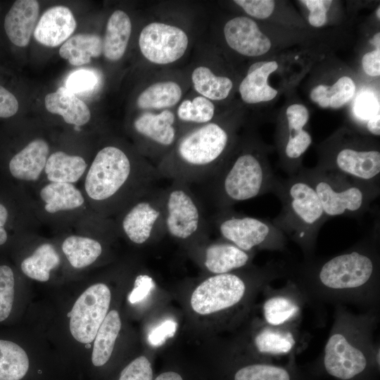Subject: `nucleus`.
I'll list each match as a JSON object with an SVG mask.
<instances>
[{
    "label": "nucleus",
    "instance_id": "nucleus-39",
    "mask_svg": "<svg viewBox=\"0 0 380 380\" xmlns=\"http://www.w3.org/2000/svg\"><path fill=\"white\" fill-rule=\"evenodd\" d=\"M98 81L99 77L92 70L80 69L69 75L65 80V87L75 95H85L93 91Z\"/></svg>",
    "mask_w": 380,
    "mask_h": 380
},
{
    "label": "nucleus",
    "instance_id": "nucleus-22",
    "mask_svg": "<svg viewBox=\"0 0 380 380\" xmlns=\"http://www.w3.org/2000/svg\"><path fill=\"white\" fill-rule=\"evenodd\" d=\"M277 68L276 61H259L251 65L239 84V91L241 99L248 104L273 100L278 91L269 84L268 79Z\"/></svg>",
    "mask_w": 380,
    "mask_h": 380
},
{
    "label": "nucleus",
    "instance_id": "nucleus-10",
    "mask_svg": "<svg viewBox=\"0 0 380 380\" xmlns=\"http://www.w3.org/2000/svg\"><path fill=\"white\" fill-rule=\"evenodd\" d=\"M163 206L166 234L182 242L205 241L209 226L189 184L172 181L163 189Z\"/></svg>",
    "mask_w": 380,
    "mask_h": 380
},
{
    "label": "nucleus",
    "instance_id": "nucleus-50",
    "mask_svg": "<svg viewBox=\"0 0 380 380\" xmlns=\"http://www.w3.org/2000/svg\"><path fill=\"white\" fill-rule=\"evenodd\" d=\"M379 11H380V8H379V6L378 8H377V11H376V16L378 17V19L380 18V14H379L380 13H379Z\"/></svg>",
    "mask_w": 380,
    "mask_h": 380
},
{
    "label": "nucleus",
    "instance_id": "nucleus-12",
    "mask_svg": "<svg viewBox=\"0 0 380 380\" xmlns=\"http://www.w3.org/2000/svg\"><path fill=\"white\" fill-rule=\"evenodd\" d=\"M310 120L308 109L293 103L286 110V121L277 137L280 167L289 176L298 174L303 167L302 158L312 144L310 133L305 129Z\"/></svg>",
    "mask_w": 380,
    "mask_h": 380
},
{
    "label": "nucleus",
    "instance_id": "nucleus-31",
    "mask_svg": "<svg viewBox=\"0 0 380 380\" xmlns=\"http://www.w3.org/2000/svg\"><path fill=\"white\" fill-rule=\"evenodd\" d=\"M62 251L75 268H83L94 263L101 255V243L92 238L72 235L62 243Z\"/></svg>",
    "mask_w": 380,
    "mask_h": 380
},
{
    "label": "nucleus",
    "instance_id": "nucleus-40",
    "mask_svg": "<svg viewBox=\"0 0 380 380\" xmlns=\"http://www.w3.org/2000/svg\"><path fill=\"white\" fill-rule=\"evenodd\" d=\"M354 114L356 118L364 125L375 118H380L379 103L376 96L370 91L360 93L354 104Z\"/></svg>",
    "mask_w": 380,
    "mask_h": 380
},
{
    "label": "nucleus",
    "instance_id": "nucleus-46",
    "mask_svg": "<svg viewBox=\"0 0 380 380\" xmlns=\"http://www.w3.org/2000/svg\"><path fill=\"white\" fill-rule=\"evenodd\" d=\"M19 108L15 96L0 85V118H9L14 115Z\"/></svg>",
    "mask_w": 380,
    "mask_h": 380
},
{
    "label": "nucleus",
    "instance_id": "nucleus-23",
    "mask_svg": "<svg viewBox=\"0 0 380 380\" xmlns=\"http://www.w3.org/2000/svg\"><path fill=\"white\" fill-rule=\"evenodd\" d=\"M49 154L48 143L42 139L30 141L9 162L12 176L24 181H36L44 170Z\"/></svg>",
    "mask_w": 380,
    "mask_h": 380
},
{
    "label": "nucleus",
    "instance_id": "nucleus-4",
    "mask_svg": "<svg viewBox=\"0 0 380 380\" xmlns=\"http://www.w3.org/2000/svg\"><path fill=\"white\" fill-rule=\"evenodd\" d=\"M231 133L216 122L189 131L157 165L160 178L188 184L209 180L229 156Z\"/></svg>",
    "mask_w": 380,
    "mask_h": 380
},
{
    "label": "nucleus",
    "instance_id": "nucleus-34",
    "mask_svg": "<svg viewBox=\"0 0 380 380\" xmlns=\"http://www.w3.org/2000/svg\"><path fill=\"white\" fill-rule=\"evenodd\" d=\"M182 89L172 81L153 84L144 90L137 100L141 109H160L175 106L182 97Z\"/></svg>",
    "mask_w": 380,
    "mask_h": 380
},
{
    "label": "nucleus",
    "instance_id": "nucleus-27",
    "mask_svg": "<svg viewBox=\"0 0 380 380\" xmlns=\"http://www.w3.org/2000/svg\"><path fill=\"white\" fill-rule=\"evenodd\" d=\"M39 196L49 213L75 210L84 202L81 191L69 183L50 182L41 189Z\"/></svg>",
    "mask_w": 380,
    "mask_h": 380
},
{
    "label": "nucleus",
    "instance_id": "nucleus-14",
    "mask_svg": "<svg viewBox=\"0 0 380 380\" xmlns=\"http://www.w3.org/2000/svg\"><path fill=\"white\" fill-rule=\"evenodd\" d=\"M189 39L182 29L161 23L145 26L139 37L143 56L156 64H168L179 59L188 46Z\"/></svg>",
    "mask_w": 380,
    "mask_h": 380
},
{
    "label": "nucleus",
    "instance_id": "nucleus-29",
    "mask_svg": "<svg viewBox=\"0 0 380 380\" xmlns=\"http://www.w3.org/2000/svg\"><path fill=\"white\" fill-rule=\"evenodd\" d=\"M103 52V41L94 34H77L66 40L59 49L61 57L72 65H83Z\"/></svg>",
    "mask_w": 380,
    "mask_h": 380
},
{
    "label": "nucleus",
    "instance_id": "nucleus-30",
    "mask_svg": "<svg viewBox=\"0 0 380 380\" xmlns=\"http://www.w3.org/2000/svg\"><path fill=\"white\" fill-rule=\"evenodd\" d=\"M121 329V319L115 310L110 311L101 324L94 338L91 362L96 367L107 363L112 355Z\"/></svg>",
    "mask_w": 380,
    "mask_h": 380
},
{
    "label": "nucleus",
    "instance_id": "nucleus-26",
    "mask_svg": "<svg viewBox=\"0 0 380 380\" xmlns=\"http://www.w3.org/2000/svg\"><path fill=\"white\" fill-rule=\"evenodd\" d=\"M87 166L82 157L58 151L49 156L44 172L50 182L72 184L82 177Z\"/></svg>",
    "mask_w": 380,
    "mask_h": 380
},
{
    "label": "nucleus",
    "instance_id": "nucleus-15",
    "mask_svg": "<svg viewBox=\"0 0 380 380\" xmlns=\"http://www.w3.org/2000/svg\"><path fill=\"white\" fill-rule=\"evenodd\" d=\"M264 290L266 298L262 305L263 321L272 326L298 329L305 303H308L300 289L287 279L281 288L274 289L268 285Z\"/></svg>",
    "mask_w": 380,
    "mask_h": 380
},
{
    "label": "nucleus",
    "instance_id": "nucleus-48",
    "mask_svg": "<svg viewBox=\"0 0 380 380\" xmlns=\"http://www.w3.org/2000/svg\"><path fill=\"white\" fill-rule=\"evenodd\" d=\"M8 217V210L6 207L0 203V246L3 245L7 241V233L4 229V224H6Z\"/></svg>",
    "mask_w": 380,
    "mask_h": 380
},
{
    "label": "nucleus",
    "instance_id": "nucleus-20",
    "mask_svg": "<svg viewBox=\"0 0 380 380\" xmlns=\"http://www.w3.org/2000/svg\"><path fill=\"white\" fill-rule=\"evenodd\" d=\"M39 6L35 0H18L12 5L4 20V29L10 41L17 46H26L34 32Z\"/></svg>",
    "mask_w": 380,
    "mask_h": 380
},
{
    "label": "nucleus",
    "instance_id": "nucleus-38",
    "mask_svg": "<svg viewBox=\"0 0 380 380\" xmlns=\"http://www.w3.org/2000/svg\"><path fill=\"white\" fill-rule=\"evenodd\" d=\"M14 274L7 265H0V322L9 316L14 300Z\"/></svg>",
    "mask_w": 380,
    "mask_h": 380
},
{
    "label": "nucleus",
    "instance_id": "nucleus-49",
    "mask_svg": "<svg viewBox=\"0 0 380 380\" xmlns=\"http://www.w3.org/2000/svg\"><path fill=\"white\" fill-rule=\"evenodd\" d=\"M153 380H184V379L179 372L169 370L161 372Z\"/></svg>",
    "mask_w": 380,
    "mask_h": 380
},
{
    "label": "nucleus",
    "instance_id": "nucleus-8",
    "mask_svg": "<svg viewBox=\"0 0 380 380\" xmlns=\"http://www.w3.org/2000/svg\"><path fill=\"white\" fill-rule=\"evenodd\" d=\"M319 152L317 167L379 184L380 151L372 139L341 131L322 144Z\"/></svg>",
    "mask_w": 380,
    "mask_h": 380
},
{
    "label": "nucleus",
    "instance_id": "nucleus-24",
    "mask_svg": "<svg viewBox=\"0 0 380 380\" xmlns=\"http://www.w3.org/2000/svg\"><path fill=\"white\" fill-rule=\"evenodd\" d=\"M46 110L61 115L66 123L82 126L91 118L88 106L65 87L46 94L44 99Z\"/></svg>",
    "mask_w": 380,
    "mask_h": 380
},
{
    "label": "nucleus",
    "instance_id": "nucleus-21",
    "mask_svg": "<svg viewBox=\"0 0 380 380\" xmlns=\"http://www.w3.org/2000/svg\"><path fill=\"white\" fill-rule=\"evenodd\" d=\"M175 115L169 110L159 113L146 112L133 122L134 131L151 144L161 148L172 147L177 140Z\"/></svg>",
    "mask_w": 380,
    "mask_h": 380
},
{
    "label": "nucleus",
    "instance_id": "nucleus-13",
    "mask_svg": "<svg viewBox=\"0 0 380 380\" xmlns=\"http://www.w3.org/2000/svg\"><path fill=\"white\" fill-rule=\"evenodd\" d=\"M110 299V291L103 283L91 285L80 296L70 314V330L75 339L84 344L94 340L108 314Z\"/></svg>",
    "mask_w": 380,
    "mask_h": 380
},
{
    "label": "nucleus",
    "instance_id": "nucleus-41",
    "mask_svg": "<svg viewBox=\"0 0 380 380\" xmlns=\"http://www.w3.org/2000/svg\"><path fill=\"white\" fill-rule=\"evenodd\" d=\"M151 363L147 357H137L121 371L118 380H153Z\"/></svg>",
    "mask_w": 380,
    "mask_h": 380
},
{
    "label": "nucleus",
    "instance_id": "nucleus-17",
    "mask_svg": "<svg viewBox=\"0 0 380 380\" xmlns=\"http://www.w3.org/2000/svg\"><path fill=\"white\" fill-rule=\"evenodd\" d=\"M299 334L296 328H286L260 322L252 338V346L262 357L291 355L299 348Z\"/></svg>",
    "mask_w": 380,
    "mask_h": 380
},
{
    "label": "nucleus",
    "instance_id": "nucleus-25",
    "mask_svg": "<svg viewBox=\"0 0 380 380\" xmlns=\"http://www.w3.org/2000/svg\"><path fill=\"white\" fill-rule=\"evenodd\" d=\"M131 32L128 15L121 10L114 11L108 20L103 41V53L108 60L115 61L123 56Z\"/></svg>",
    "mask_w": 380,
    "mask_h": 380
},
{
    "label": "nucleus",
    "instance_id": "nucleus-37",
    "mask_svg": "<svg viewBox=\"0 0 380 380\" xmlns=\"http://www.w3.org/2000/svg\"><path fill=\"white\" fill-rule=\"evenodd\" d=\"M214 113L213 103L202 96H196L192 101H183L177 110L179 120L198 124L208 123L213 119Z\"/></svg>",
    "mask_w": 380,
    "mask_h": 380
},
{
    "label": "nucleus",
    "instance_id": "nucleus-9",
    "mask_svg": "<svg viewBox=\"0 0 380 380\" xmlns=\"http://www.w3.org/2000/svg\"><path fill=\"white\" fill-rule=\"evenodd\" d=\"M213 225L222 239L243 251L287 250V238L271 220L240 214L230 208L217 211L213 217Z\"/></svg>",
    "mask_w": 380,
    "mask_h": 380
},
{
    "label": "nucleus",
    "instance_id": "nucleus-6",
    "mask_svg": "<svg viewBox=\"0 0 380 380\" xmlns=\"http://www.w3.org/2000/svg\"><path fill=\"white\" fill-rule=\"evenodd\" d=\"M265 150L258 144L240 148L229 156L208 180L213 203L218 210L272 192L277 177Z\"/></svg>",
    "mask_w": 380,
    "mask_h": 380
},
{
    "label": "nucleus",
    "instance_id": "nucleus-1",
    "mask_svg": "<svg viewBox=\"0 0 380 380\" xmlns=\"http://www.w3.org/2000/svg\"><path fill=\"white\" fill-rule=\"evenodd\" d=\"M379 224L348 249L330 257L287 264V279L308 303L355 305L364 311H379Z\"/></svg>",
    "mask_w": 380,
    "mask_h": 380
},
{
    "label": "nucleus",
    "instance_id": "nucleus-19",
    "mask_svg": "<svg viewBox=\"0 0 380 380\" xmlns=\"http://www.w3.org/2000/svg\"><path fill=\"white\" fill-rule=\"evenodd\" d=\"M76 26L75 18L70 8L57 6L49 8L43 13L33 34L39 44L54 47L68 40Z\"/></svg>",
    "mask_w": 380,
    "mask_h": 380
},
{
    "label": "nucleus",
    "instance_id": "nucleus-28",
    "mask_svg": "<svg viewBox=\"0 0 380 380\" xmlns=\"http://www.w3.org/2000/svg\"><path fill=\"white\" fill-rule=\"evenodd\" d=\"M356 85L349 76L339 77L332 85L319 84L312 89L310 98L322 108H341L355 96Z\"/></svg>",
    "mask_w": 380,
    "mask_h": 380
},
{
    "label": "nucleus",
    "instance_id": "nucleus-3",
    "mask_svg": "<svg viewBox=\"0 0 380 380\" xmlns=\"http://www.w3.org/2000/svg\"><path fill=\"white\" fill-rule=\"evenodd\" d=\"M156 166L131 158L121 148L106 146L93 160L84 180L89 198L106 212L120 211L133 200L157 186Z\"/></svg>",
    "mask_w": 380,
    "mask_h": 380
},
{
    "label": "nucleus",
    "instance_id": "nucleus-33",
    "mask_svg": "<svg viewBox=\"0 0 380 380\" xmlns=\"http://www.w3.org/2000/svg\"><path fill=\"white\" fill-rule=\"evenodd\" d=\"M26 352L14 342L0 340V380H20L29 369Z\"/></svg>",
    "mask_w": 380,
    "mask_h": 380
},
{
    "label": "nucleus",
    "instance_id": "nucleus-44",
    "mask_svg": "<svg viewBox=\"0 0 380 380\" xmlns=\"http://www.w3.org/2000/svg\"><path fill=\"white\" fill-rule=\"evenodd\" d=\"M177 329V323L172 319H167L153 329L148 335L150 344L159 346L172 337Z\"/></svg>",
    "mask_w": 380,
    "mask_h": 380
},
{
    "label": "nucleus",
    "instance_id": "nucleus-16",
    "mask_svg": "<svg viewBox=\"0 0 380 380\" xmlns=\"http://www.w3.org/2000/svg\"><path fill=\"white\" fill-rule=\"evenodd\" d=\"M224 35L228 46L243 56H260L272 49L270 39L255 21L246 16L229 20L224 27Z\"/></svg>",
    "mask_w": 380,
    "mask_h": 380
},
{
    "label": "nucleus",
    "instance_id": "nucleus-42",
    "mask_svg": "<svg viewBox=\"0 0 380 380\" xmlns=\"http://www.w3.org/2000/svg\"><path fill=\"white\" fill-rule=\"evenodd\" d=\"M234 2L248 15L260 20L268 18L276 6V2L272 0H236Z\"/></svg>",
    "mask_w": 380,
    "mask_h": 380
},
{
    "label": "nucleus",
    "instance_id": "nucleus-35",
    "mask_svg": "<svg viewBox=\"0 0 380 380\" xmlns=\"http://www.w3.org/2000/svg\"><path fill=\"white\" fill-rule=\"evenodd\" d=\"M191 80L195 90L209 100L225 99L233 87L231 79L215 75L204 66L198 67L193 71Z\"/></svg>",
    "mask_w": 380,
    "mask_h": 380
},
{
    "label": "nucleus",
    "instance_id": "nucleus-43",
    "mask_svg": "<svg viewBox=\"0 0 380 380\" xmlns=\"http://www.w3.org/2000/svg\"><path fill=\"white\" fill-rule=\"evenodd\" d=\"M309 11L308 22L315 27H321L327 22V12L333 1L328 0L300 1Z\"/></svg>",
    "mask_w": 380,
    "mask_h": 380
},
{
    "label": "nucleus",
    "instance_id": "nucleus-47",
    "mask_svg": "<svg viewBox=\"0 0 380 380\" xmlns=\"http://www.w3.org/2000/svg\"><path fill=\"white\" fill-rule=\"evenodd\" d=\"M362 66L364 72L371 77L380 75V48L376 46V49L369 51L362 56Z\"/></svg>",
    "mask_w": 380,
    "mask_h": 380
},
{
    "label": "nucleus",
    "instance_id": "nucleus-32",
    "mask_svg": "<svg viewBox=\"0 0 380 380\" xmlns=\"http://www.w3.org/2000/svg\"><path fill=\"white\" fill-rule=\"evenodd\" d=\"M60 263V257L53 245L46 243L38 246L33 253L21 262L23 272L29 278L39 281L49 279L50 272Z\"/></svg>",
    "mask_w": 380,
    "mask_h": 380
},
{
    "label": "nucleus",
    "instance_id": "nucleus-11",
    "mask_svg": "<svg viewBox=\"0 0 380 380\" xmlns=\"http://www.w3.org/2000/svg\"><path fill=\"white\" fill-rule=\"evenodd\" d=\"M120 212V229L134 244L143 245L166 234L162 188L150 189Z\"/></svg>",
    "mask_w": 380,
    "mask_h": 380
},
{
    "label": "nucleus",
    "instance_id": "nucleus-2",
    "mask_svg": "<svg viewBox=\"0 0 380 380\" xmlns=\"http://www.w3.org/2000/svg\"><path fill=\"white\" fill-rule=\"evenodd\" d=\"M333 319L322 356L328 374L339 380H353L373 362L379 365V343L374 338L379 311L357 314L338 305Z\"/></svg>",
    "mask_w": 380,
    "mask_h": 380
},
{
    "label": "nucleus",
    "instance_id": "nucleus-36",
    "mask_svg": "<svg viewBox=\"0 0 380 380\" xmlns=\"http://www.w3.org/2000/svg\"><path fill=\"white\" fill-rule=\"evenodd\" d=\"M232 380H293V376L287 368L262 361L240 366Z\"/></svg>",
    "mask_w": 380,
    "mask_h": 380
},
{
    "label": "nucleus",
    "instance_id": "nucleus-18",
    "mask_svg": "<svg viewBox=\"0 0 380 380\" xmlns=\"http://www.w3.org/2000/svg\"><path fill=\"white\" fill-rule=\"evenodd\" d=\"M253 253L241 250L224 239L205 243L202 251V264L213 274L232 272L247 267Z\"/></svg>",
    "mask_w": 380,
    "mask_h": 380
},
{
    "label": "nucleus",
    "instance_id": "nucleus-7",
    "mask_svg": "<svg viewBox=\"0 0 380 380\" xmlns=\"http://www.w3.org/2000/svg\"><path fill=\"white\" fill-rule=\"evenodd\" d=\"M298 173L315 191L327 220L362 216L370 210L380 194L379 184L355 179L333 170L303 167Z\"/></svg>",
    "mask_w": 380,
    "mask_h": 380
},
{
    "label": "nucleus",
    "instance_id": "nucleus-5",
    "mask_svg": "<svg viewBox=\"0 0 380 380\" xmlns=\"http://www.w3.org/2000/svg\"><path fill=\"white\" fill-rule=\"evenodd\" d=\"M271 193L281 205L272 222L300 248L304 259L313 258L319 232L327 221L315 191L298 173L286 179L277 177Z\"/></svg>",
    "mask_w": 380,
    "mask_h": 380
},
{
    "label": "nucleus",
    "instance_id": "nucleus-45",
    "mask_svg": "<svg viewBox=\"0 0 380 380\" xmlns=\"http://www.w3.org/2000/svg\"><path fill=\"white\" fill-rule=\"evenodd\" d=\"M154 286L153 279L147 274L138 275L134 281V289L128 296L130 303L141 301Z\"/></svg>",
    "mask_w": 380,
    "mask_h": 380
}]
</instances>
